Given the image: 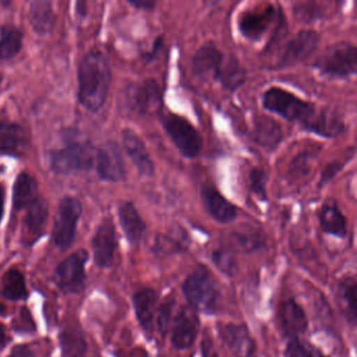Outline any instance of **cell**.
<instances>
[{
	"label": "cell",
	"instance_id": "f35d334b",
	"mask_svg": "<svg viewBox=\"0 0 357 357\" xmlns=\"http://www.w3.org/2000/svg\"><path fill=\"white\" fill-rule=\"evenodd\" d=\"M173 305L174 303L172 301H169L162 304L158 310V327L162 335L168 332L171 321H172Z\"/></svg>",
	"mask_w": 357,
	"mask_h": 357
},
{
	"label": "cell",
	"instance_id": "9c48e42d",
	"mask_svg": "<svg viewBox=\"0 0 357 357\" xmlns=\"http://www.w3.org/2000/svg\"><path fill=\"white\" fill-rule=\"evenodd\" d=\"M89 252L79 250L66 257L54 271V281L58 288L66 294L83 291L86 284V266Z\"/></svg>",
	"mask_w": 357,
	"mask_h": 357
},
{
	"label": "cell",
	"instance_id": "836d02e7",
	"mask_svg": "<svg viewBox=\"0 0 357 357\" xmlns=\"http://www.w3.org/2000/svg\"><path fill=\"white\" fill-rule=\"evenodd\" d=\"M248 183H250V191L256 195V197L262 202H266L267 183H268L266 172L260 167H255L248 175Z\"/></svg>",
	"mask_w": 357,
	"mask_h": 357
},
{
	"label": "cell",
	"instance_id": "f1b7e54d",
	"mask_svg": "<svg viewBox=\"0 0 357 357\" xmlns=\"http://www.w3.org/2000/svg\"><path fill=\"white\" fill-rule=\"evenodd\" d=\"M1 296L13 302L28 300V288L22 271L11 268L3 275L1 279Z\"/></svg>",
	"mask_w": 357,
	"mask_h": 357
},
{
	"label": "cell",
	"instance_id": "4dcf8cb0",
	"mask_svg": "<svg viewBox=\"0 0 357 357\" xmlns=\"http://www.w3.org/2000/svg\"><path fill=\"white\" fill-rule=\"evenodd\" d=\"M231 242L237 250L244 252H255L264 248L266 237L262 229L257 227H246L234 231L231 235Z\"/></svg>",
	"mask_w": 357,
	"mask_h": 357
},
{
	"label": "cell",
	"instance_id": "484cf974",
	"mask_svg": "<svg viewBox=\"0 0 357 357\" xmlns=\"http://www.w3.org/2000/svg\"><path fill=\"white\" fill-rule=\"evenodd\" d=\"M37 198H38V183L36 178L29 173H20L14 183V208L17 211L24 210Z\"/></svg>",
	"mask_w": 357,
	"mask_h": 357
},
{
	"label": "cell",
	"instance_id": "277c9868",
	"mask_svg": "<svg viewBox=\"0 0 357 357\" xmlns=\"http://www.w3.org/2000/svg\"><path fill=\"white\" fill-rule=\"evenodd\" d=\"M313 68L331 79H347L357 73V50L351 43L330 45L313 62Z\"/></svg>",
	"mask_w": 357,
	"mask_h": 357
},
{
	"label": "cell",
	"instance_id": "cb8c5ba5",
	"mask_svg": "<svg viewBox=\"0 0 357 357\" xmlns=\"http://www.w3.org/2000/svg\"><path fill=\"white\" fill-rule=\"evenodd\" d=\"M319 218L321 229L326 234L337 238L346 237L348 234L347 219L336 202L332 200L325 202L319 211Z\"/></svg>",
	"mask_w": 357,
	"mask_h": 357
},
{
	"label": "cell",
	"instance_id": "b9f144b4",
	"mask_svg": "<svg viewBox=\"0 0 357 357\" xmlns=\"http://www.w3.org/2000/svg\"><path fill=\"white\" fill-rule=\"evenodd\" d=\"M128 3L135 9L154 11L156 7L155 0H128Z\"/></svg>",
	"mask_w": 357,
	"mask_h": 357
},
{
	"label": "cell",
	"instance_id": "52a82bcc",
	"mask_svg": "<svg viewBox=\"0 0 357 357\" xmlns=\"http://www.w3.org/2000/svg\"><path fill=\"white\" fill-rule=\"evenodd\" d=\"M281 8H275L273 3L263 7L254 8L244 11L239 16L238 29L246 40L257 43L264 37L271 26H278L285 20Z\"/></svg>",
	"mask_w": 357,
	"mask_h": 357
},
{
	"label": "cell",
	"instance_id": "2e32d148",
	"mask_svg": "<svg viewBox=\"0 0 357 357\" xmlns=\"http://www.w3.org/2000/svg\"><path fill=\"white\" fill-rule=\"evenodd\" d=\"M123 146L137 170L142 176L152 177L155 173V165L142 137L130 128L122 132Z\"/></svg>",
	"mask_w": 357,
	"mask_h": 357
},
{
	"label": "cell",
	"instance_id": "7c38bea8",
	"mask_svg": "<svg viewBox=\"0 0 357 357\" xmlns=\"http://www.w3.org/2000/svg\"><path fill=\"white\" fill-rule=\"evenodd\" d=\"M93 258L100 268H109L114 264V254L118 248L116 227L112 218L103 219L96 229L91 239Z\"/></svg>",
	"mask_w": 357,
	"mask_h": 357
},
{
	"label": "cell",
	"instance_id": "d4e9b609",
	"mask_svg": "<svg viewBox=\"0 0 357 357\" xmlns=\"http://www.w3.org/2000/svg\"><path fill=\"white\" fill-rule=\"evenodd\" d=\"M246 70L233 56H227L222 66L214 80L222 86L225 91H234L239 89L245 83Z\"/></svg>",
	"mask_w": 357,
	"mask_h": 357
},
{
	"label": "cell",
	"instance_id": "603a6c76",
	"mask_svg": "<svg viewBox=\"0 0 357 357\" xmlns=\"http://www.w3.org/2000/svg\"><path fill=\"white\" fill-rule=\"evenodd\" d=\"M252 137L259 145L266 149L273 150L281 144L283 131L281 125L275 119L264 114H259L254 118Z\"/></svg>",
	"mask_w": 357,
	"mask_h": 357
},
{
	"label": "cell",
	"instance_id": "5bb4252c",
	"mask_svg": "<svg viewBox=\"0 0 357 357\" xmlns=\"http://www.w3.org/2000/svg\"><path fill=\"white\" fill-rule=\"evenodd\" d=\"M218 333L234 357H254L256 344L246 326L221 324L218 326Z\"/></svg>",
	"mask_w": 357,
	"mask_h": 357
},
{
	"label": "cell",
	"instance_id": "8d00e7d4",
	"mask_svg": "<svg viewBox=\"0 0 357 357\" xmlns=\"http://www.w3.org/2000/svg\"><path fill=\"white\" fill-rule=\"evenodd\" d=\"M286 357H326L313 348L302 344L298 337L290 338L285 351Z\"/></svg>",
	"mask_w": 357,
	"mask_h": 357
},
{
	"label": "cell",
	"instance_id": "f546056e",
	"mask_svg": "<svg viewBox=\"0 0 357 357\" xmlns=\"http://www.w3.org/2000/svg\"><path fill=\"white\" fill-rule=\"evenodd\" d=\"M59 344L62 357H84L87 342L83 332L77 328H68L59 333Z\"/></svg>",
	"mask_w": 357,
	"mask_h": 357
},
{
	"label": "cell",
	"instance_id": "d590c367",
	"mask_svg": "<svg viewBox=\"0 0 357 357\" xmlns=\"http://www.w3.org/2000/svg\"><path fill=\"white\" fill-rule=\"evenodd\" d=\"M313 158H314V154L309 151L298 154L290 162V174L294 177H303L308 175L310 172L311 162H312Z\"/></svg>",
	"mask_w": 357,
	"mask_h": 357
},
{
	"label": "cell",
	"instance_id": "ba28073f",
	"mask_svg": "<svg viewBox=\"0 0 357 357\" xmlns=\"http://www.w3.org/2000/svg\"><path fill=\"white\" fill-rule=\"evenodd\" d=\"M82 214V206L77 198L66 196L62 198L56 213L52 240L59 250H66L76 239L77 227Z\"/></svg>",
	"mask_w": 357,
	"mask_h": 357
},
{
	"label": "cell",
	"instance_id": "d6a6232c",
	"mask_svg": "<svg viewBox=\"0 0 357 357\" xmlns=\"http://www.w3.org/2000/svg\"><path fill=\"white\" fill-rule=\"evenodd\" d=\"M340 298L342 300L344 315L351 324L355 325L357 306V281L355 278H349L340 284Z\"/></svg>",
	"mask_w": 357,
	"mask_h": 357
},
{
	"label": "cell",
	"instance_id": "30bf717a",
	"mask_svg": "<svg viewBox=\"0 0 357 357\" xmlns=\"http://www.w3.org/2000/svg\"><path fill=\"white\" fill-rule=\"evenodd\" d=\"M127 101L131 110L141 116L160 114L164 101L162 91L155 79H145L127 89Z\"/></svg>",
	"mask_w": 357,
	"mask_h": 357
},
{
	"label": "cell",
	"instance_id": "d6986e66",
	"mask_svg": "<svg viewBox=\"0 0 357 357\" xmlns=\"http://www.w3.org/2000/svg\"><path fill=\"white\" fill-rule=\"evenodd\" d=\"M29 146L26 129L16 123L0 121V152L7 155L22 156Z\"/></svg>",
	"mask_w": 357,
	"mask_h": 357
},
{
	"label": "cell",
	"instance_id": "f6af8a7d",
	"mask_svg": "<svg viewBox=\"0 0 357 357\" xmlns=\"http://www.w3.org/2000/svg\"><path fill=\"white\" fill-rule=\"evenodd\" d=\"M7 334H6L5 327L0 324V346H3L7 342Z\"/></svg>",
	"mask_w": 357,
	"mask_h": 357
},
{
	"label": "cell",
	"instance_id": "8992f818",
	"mask_svg": "<svg viewBox=\"0 0 357 357\" xmlns=\"http://www.w3.org/2000/svg\"><path fill=\"white\" fill-rule=\"evenodd\" d=\"M93 150L89 142L70 139L63 148L50 153L51 170L57 174L91 170L95 164Z\"/></svg>",
	"mask_w": 357,
	"mask_h": 357
},
{
	"label": "cell",
	"instance_id": "8fae6325",
	"mask_svg": "<svg viewBox=\"0 0 357 357\" xmlns=\"http://www.w3.org/2000/svg\"><path fill=\"white\" fill-rule=\"evenodd\" d=\"M319 33L313 30H302L296 33L280 53L278 66L290 68L306 61L317 51L319 45Z\"/></svg>",
	"mask_w": 357,
	"mask_h": 357
},
{
	"label": "cell",
	"instance_id": "1f68e13d",
	"mask_svg": "<svg viewBox=\"0 0 357 357\" xmlns=\"http://www.w3.org/2000/svg\"><path fill=\"white\" fill-rule=\"evenodd\" d=\"M22 33L14 26H6L0 30V60L15 57L22 47Z\"/></svg>",
	"mask_w": 357,
	"mask_h": 357
},
{
	"label": "cell",
	"instance_id": "ac0fdd59",
	"mask_svg": "<svg viewBox=\"0 0 357 357\" xmlns=\"http://www.w3.org/2000/svg\"><path fill=\"white\" fill-rule=\"evenodd\" d=\"M202 199L206 212L220 223L235 220L238 210L235 204L227 200L216 188L204 185L202 188Z\"/></svg>",
	"mask_w": 357,
	"mask_h": 357
},
{
	"label": "cell",
	"instance_id": "4fadbf2b",
	"mask_svg": "<svg viewBox=\"0 0 357 357\" xmlns=\"http://www.w3.org/2000/svg\"><path fill=\"white\" fill-rule=\"evenodd\" d=\"M97 170L100 178L109 183H120L126 178V166L120 146L107 142L97 152Z\"/></svg>",
	"mask_w": 357,
	"mask_h": 357
},
{
	"label": "cell",
	"instance_id": "7bdbcfd3",
	"mask_svg": "<svg viewBox=\"0 0 357 357\" xmlns=\"http://www.w3.org/2000/svg\"><path fill=\"white\" fill-rule=\"evenodd\" d=\"M162 45H164V43H162V37L160 36L156 39L155 43H154L151 52L146 55V60H147V61H151V60H153L154 58H155V56L158 55V52L162 50Z\"/></svg>",
	"mask_w": 357,
	"mask_h": 357
},
{
	"label": "cell",
	"instance_id": "e0dca14e",
	"mask_svg": "<svg viewBox=\"0 0 357 357\" xmlns=\"http://www.w3.org/2000/svg\"><path fill=\"white\" fill-rule=\"evenodd\" d=\"M227 56L213 41H206L194 54L192 66L196 76L206 78L212 77L214 80L222 66Z\"/></svg>",
	"mask_w": 357,
	"mask_h": 357
},
{
	"label": "cell",
	"instance_id": "7402d4cb",
	"mask_svg": "<svg viewBox=\"0 0 357 357\" xmlns=\"http://www.w3.org/2000/svg\"><path fill=\"white\" fill-rule=\"evenodd\" d=\"M156 301V292L150 288L139 290L133 296V306L137 321L148 338H151L153 335Z\"/></svg>",
	"mask_w": 357,
	"mask_h": 357
},
{
	"label": "cell",
	"instance_id": "6da1fadb",
	"mask_svg": "<svg viewBox=\"0 0 357 357\" xmlns=\"http://www.w3.org/2000/svg\"><path fill=\"white\" fill-rule=\"evenodd\" d=\"M262 106L271 114L296 123L307 132L335 139L344 132V120L334 112L319 108L281 87H269L262 96Z\"/></svg>",
	"mask_w": 357,
	"mask_h": 357
},
{
	"label": "cell",
	"instance_id": "ee69618b",
	"mask_svg": "<svg viewBox=\"0 0 357 357\" xmlns=\"http://www.w3.org/2000/svg\"><path fill=\"white\" fill-rule=\"evenodd\" d=\"M5 189L0 187V222L3 220V213H5Z\"/></svg>",
	"mask_w": 357,
	"mask_h": 357
},
{
	"label": "cell",
	"instance_id": "9a60e30c",
	"mask_svg": "<svg viewBox=\"0 0 357 357\" xmlns=\"http://www.w3.org/2000/svg\"><path fill=\"white\" fill-rule=\"evenodd\" d=\"M172 344L179 350L191 348L197 337L199 319L191 307H183L173 319Z\"/></svg>",
	"mask_w": 357,
	"mask_h": 357
},
{
	"label": "cell",
	"instance_id": "e575fe53",
	"mask_svg": "<svg viewBox=\"0 0 357 357\" xmlns=\"http://www.w3.org/2000/svg\"><path fill=\"white\" fill-rule=\"evenodd\" d=\"M294 12L296 20L303 22H312L324 16L317 3H294Z\"/></svg>",
	"mask_w": 357,
	"mask_h": 357
},
{
	"label": "cell",
	"instance_id": "7a4b0ae2",
	"mask_svg": "<svg viewBox=\"0 0 357 357\" xmlns=\"http://www.w3.org/2000/svg\"><path fill=\"white\" fill-rule=\"evenodd\" d=\"M78 99L91 112L103 107L112 84V70L107 57L102 52L87 54L78 70Z\"/></svg>",
	"mask_w": 357,
	"mask_h": 357
},
{
	"label": "cell",
	"instance_id": "ffe728a7",
	"mask_svg": "<svg viewBox=\"0 0 357 357\" xmlns=\"http://www.w3.org/2000/svg\"><path fill=\"white\" fill-rule=\"evenodd\" d=\"M279 319L282 330L290 338L304 333L308 327V319L304 309L291 298L282 303L280 306Z\"/></svg>",
	"mask_w": 357,
	"mask_h": 357
},
{
	"label": "cell",
	"instance_id": "4316f807",
	"mask_svg": "<svg viewBox=\"0 0 357 357\" xmlns=\"http://www.w3.org/2000/svg\"><path fill=\"white\" fill-rule=\"evenodd\" d=\"M29 16H30L33 29L38 34H47L53 30L54 26H55V12H54L53 6L50 1H45V0L33 1L30 6Z\"/></svg>",
	"mask_w": 357,
	"mask_h": 357
},
{
	"label": "cell",
	"instance_id": "ab89813d",
	"mask_svg": "<svg viewBox=\"0 0 357 357\" xmlns=\"http://www.w3.org/2000/svg\"><path fill=\"white\" fill-rule=\"evenodd\" d=\"M344 167V162H340V160H332V162H328L323 170L321 172V176H319V187L323 188L326 185L330 183L340 171Z\"/></svg>",
	"mask_w": 357,
	"mask_h": 357
},
{
	"label": "cell",
	"instance_id": "60d3db41",
	"mask_svg": "<svg viewBox=\"0 0 357 357\" xmlns=\"http://www.w3.org/2000/svg\"><path fill=\"white\" fill-rule=\"evenodd\" d=\"M7 357H35V354L26 344H16Z\"/></svg>",
	"mask_w": 357,
	"mask_h": 357
},
{
	"label": "cell",
	"instance_id": "83f0119b",
	"mask_svg": "<svg viewBox=\"0 0 357 357\" xmlns=\"http://www.w3.org/2000/svg\"><path fill=\"white\" fill-rule=\"evenodd\" d=\"M47 218L49 204L45 198L38 196V198L26 208L24 223L29 235L38 238L43 234Z\"/></svg>",
	"mask_w": 357,
	"mask_h": 357
},
{
	"label": "cell",
	"instance_id": "5b68a950",
	"mask_svg": "<svg viewBox=\"0 0 357 357\" xmlns=\"http://www.w3.org/2000/svg\"><path fill=\"white\" fill-rule=\"evenodd\" d=\"M160 119L162 128L181 155L191 160L199 155L204 147V139L190 121L170 112H162Z\"/></svg>",
	"mask_w": 357,
	"mask_h": 357
},
{
	"label": "cell",
	"instance_id": "44dd1931",
	"mask_svg": "<svg viewBox=\"0 0 357 357\" xmlns=\"http://www.w3.org/2000/svg\"><path fill=\"white\" fill-rule=\"evenodd\" d=\"M121 227L131 245H137L143 239L147 225L130 202H121L118 210Z\"/></svg>",
	"mask_w": 357,
	"mask_h": 357
},
{
	"label": "cell",
	"instance_id": "3957f363",
	"mask_svg": "<svg viewBox=\"0 0 357 357\" xmlns=\"http://www.w3.org/2000/svg\"><path fill=\"white\" fill-rule=\"evenodd\" d=\"M183 294L191 308L213 314L218 307L219 291L216 281L206 267L198 266L190 273L183 286Z\"/></svg>",
	"mask_w": 357,
	"mask_h": 357
},
{
	"label": "cell",
	"instance_id": "74e56055",
	"mask_svg": "<svg viewBox=\"0 0 357 357\" xmlns=\"http://www.w3.org/2000/svg\"><path fill=\"white\" fill-rule=\"evenodd\" d=\"M213 261L223 273L231 275L236 267L235 259L227 250H215L213 252Z\"/></svg>",
	"mask_w": 357,
	"mask_h": 357
},
{
	"label": "cell",
	"instance_id": "bcb514c9",
	"mask_svg": "<svg viewBox=\"0 0 357 357\" xmlns=\"http://www.w3.org/2000/svg\"><path fill=\"white\" fill-rule=\"evenodd\" d=\"M6 312H7V309L0 303V317H5Z\"/></svg>",
	"mask_w": 357,
	"mask_h": 357
}]
</instances>
